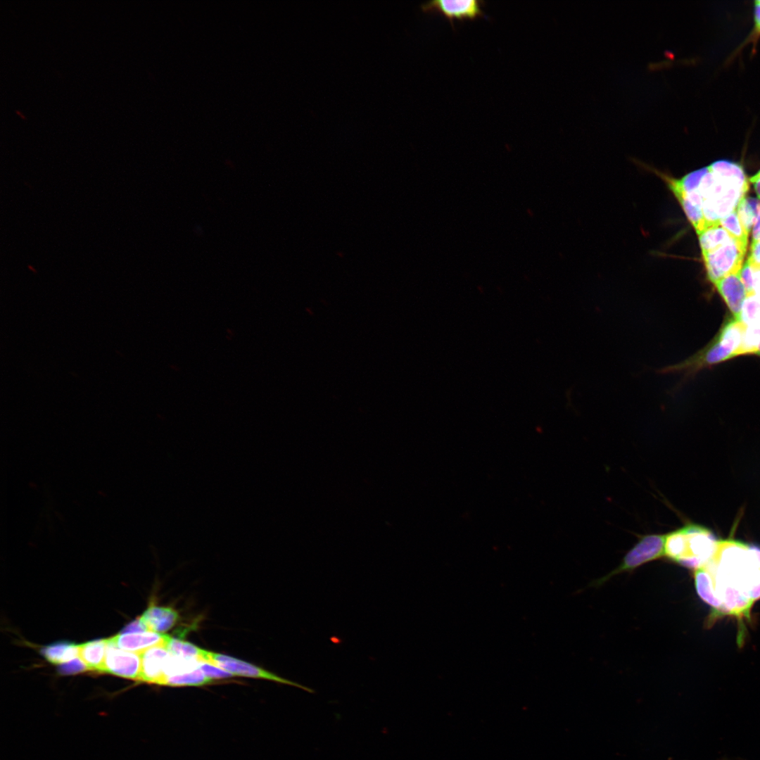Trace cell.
Listing matches in <instances>:
<instances>
[{"label": "cell", "instance_id": "6da1fadb", "mask_svg": "<svg viewBox=\"0 0 760 760\" xmlns=\"http://www.w3.org/2000/svg\"><path fill=\"white\" fill-rule=\"evenodd\" d=\"M693 576L698 595L714 614L749 619L760 599V547L718 540L713 556Z\"/></svg>", "mask_w": 760, "mask_h": 760}, {"label": "cell", "instance_id": "7a4b0ae2", "mask_svg": "<svg viewBox=\"0 0 760 760\" xmlns=\"http://www.w3.org/2000/svg\"><path fill=\"white\" fill-rule=\"evenodd\" d=\"M674 180L685 192L698 196L708 227L720 224L721 220L735 211L749 189L742 167L725 160Z\"/></svg>", "mask_w": 760, "mask_h": 760}, {"label": "cell", "instance_id": "3957f363", "mask_svg": "<svg viewBox=\"0 0 760 760\" xmlns=\"http://www.w3.org/2000/svg\"><path fill=\"white\" fill-rule=\"evenodd\" d=\"M718 540L709 529L689 523L665 534L664 557L684 567L695 570L711 559Z\"/></svg>", "mask_w": 760, "mask_h": 760}, {"label": "cell", "instance_id": "277c9868", "mask_svg": "<svg viewBox=\"0 0 760 760\" xmlns=\"http://www.w3.org/2000/svg\"><path fill=\"white\" fill-rule=\"evenodd\" d=\"M747 325L741 320L727 322L713 341L690 358L673 365L666 366L660 373L682 372L685 376L699 369L742 355V345Z\"/></svg>", "mask_w": 760, "mask_h": 760}, {"label": "cell", "instance_id": "5b68a950", "mask_svg": "<svg viewBox=\"0 0 760 760\" xmlns=\"http://www.w3.org/2000/svg\"><path fill=\"white\" fill-rule=\"evenodd\" d=\"M747 248L735 239L714 250L702 253L709 281L714 284L721 279L740 272Z\"/></svg>", "mask_w": 760, "mask_h": 760}, {"label": "cell", "instance_id": "8992f818", "mask_svg": "<svg viewBox=\"0 0 760 760\" xmlns=\"http://www.w3.org/2000/svg\"><path fill=\"white\" fill-rule=\"evenodd\" d=\"M664 542L665 534L643 536L626 554L619 566L598 580L596 584H602L614 575L634 570L644 564L664 556Z\"/></svg>", "mask_w": 760, "mask_h": 760}, {"label": "cell", "instance_id": "52a82bcc", "mask_svg": "<svg viewBox=\"0 0 760 760\" xmlns=\"http://www.w3.org/2000/svg\"><path fill=\"white\" fill-rule=\"evenodd\" d=\"M202 661L210 663L224 669L232 673L234 676L267 679L279 683L293 685L310 693L314 692V690L308 687L303 686L298 683L281 678L253 664L228 655L203 650Z\"/></svg>", "mask_w": 760, "mask_h": 760}, {"label": "cell", "instance_id": "ba28073f", "mask_svg": "<svg viewBox=\"0 0 760 760\" xmlns=\"http://www.w3.org/2000/svg\"><path fill=\"white\" fill-rule=\"evenodd\" d=\"M141 658L139 652L121 650L109 639L102 672L139 680Z\"/></svg>", "mask_w": 760, "mask_h": 760}, {"label": "cell", "instance_id": "9c48e42d", "mask_svg": "<svg viewBox=\"0 0 760 760\" xmlns=\"http://www.w3.org/2000/svg\"><path fill=\"white\" fill-rule=\"evenodd\" d=\"M483 4L484 2L481 0H435L422 4L421 8L425 12L442 13L453 26L454 19H474L483 16Z\"/></svg>", "mask_w": 760, "mask_h": 760}, {"label": "cell", "instance_id": "30bf717a", "mask_svg": "<svg viewBox=\"0 0 760 760\" xmlns=\"http://www.w3.org/2000/svg\"><path fill=\"white\" fill-rule=\"evenodd\" d=\"M141 658V681L163 685L165 671L172 656L165 645H158L139 652Z\"/></svg>", "mask_w": 760, "mask_h": 760}, {"label": "cell", "instance_id": "8fae6325", "mask_svg": "<svg viewBox=\"0 0 760 760\" xmlns=\"http://www.w3.org/2000/svg\"><path fill=\"white\" fill-rule=\"evenodd\" d=\"M733 316L740 320L742 307L747 298V291L740 277V272L729 274L714 284Z\"/></svg>", "mask_w": 760, "mask_h": 760}, {"label": "cell", "instance_id": "7c38bea8", "mask_svg": "<svg viewBox=\"0 0 760 760\" xmlns=\"http://www.w3.org/2000/svg\"><path fill=\"white\" fill-rule=\"evenodd\" d=\"M167 636V635L147 631L120 633L109 638V640L120 649L140 652L155 645H165Z\"/></svg>", "mask_w": 760, "mask_h": 760}, {"label": "cell", "instance_id": "4fadbf2b", "mask_svg": "<svg viewBox=\"0 0 760 760\" xmlns=\"http://www.w3.org/2000/svg\"><path fill=\"white\" fill-rule=\"evenodd\" d=\"M140 618L148 631L160 633L171 629L178 621L179 615L172 607L151 605Z\"/></svg>", "mask_w": 760, "mask_h": 760}, {"label": "cell", "instance_id": "5bb4252c", "mask_svg": "<svg viewBox=\"0 0 760 760\" xmlns=\"http://www.w3.org/2000/svg\"><path fill=\"white\" fill-rule=\"evenodd\" d=\"M79 646V657L89 670L103 671L108 639L97 640Z\"/></svg>", "mask_w": 760, "mask_h": 760}, {"label": "cell", "instance_id": "9a60e30c", "mask_svg": "<svg viewBox=\"0 0 760 760\" xmlns=\"http://www.w3.org/2000/svg\"><path fill=\"white\" fill-rule=\"evenodd\" d=\"M42 653L49 661L63 664L79 655V646L68 642H56L44 647Z\"/></svg>", "mask_w": 760, "mask_h": 760}, {"label": "cell", "instance_id": "2e32d148", "mask_svg": "<svg viewBox=\"0 0 760 760\" xmlns=\"http://www.w3.org/2000/svg\"><path fill=\"white\" fill-rule=\"evenodd\" d=\"M697 235L702 253L714 250L734 239L720 224L712 225Z\"/></svg>", "mask_w": 760, "mask_h": 760}, {"label": "cell", "instance_id": "e0dca14e", "mask_svg": "<svg viewBox=\"0 0 760 760\" xmlns=\"http://www.w3.org/2000/svg\"><path fill=\"white\" fill-rule=\"evenodd\" d=\"M213 681V680L206 676L198 666L189 671L167 676L163 685L175 687L201 686L210 684Z\"/></svg>", "mask_w": 760, "mask_h": 760}, {"label": "cell", "instance_id": "ac0fdd59", "mask_svg": "<svg viewBox=\"0 0 760 760\" xmlns=\"http://www.w3.org/2000/svg\"><path fill=\"white\" fill-rule=\"evenodd\" d=\"M165 646L173 656L202 661L203 650L189 642L167 636Z\"/></svg>", "mask_w": 760, "mask_h": 760}, {"label": "cell", "instance_id": "d6986e66", "mask_svg": "<svg viewBox=\"0 0 760 760\" xmlns=\"http://www.w3.org/2000/svg\"><path fill=\"white\" fill-rule=\"evenodd\" d=\"M759 210L760 200L746 196L740 201L736 209L741 223L749 234L756 220Z\"/></svg>", "mask_w": 760, "mask_h": 760}, {"label": "cell", "instance_id": "ffe728a7", "mask_svg": "<svg viewBox=\"0 0 760 760\" xmlns=\"http://www.w3.org/2000/svg\"><path fill=\"white\" fill-rule=\"evenodd\" d=\"M720 225L744 248H747L749 233L741 223L736 210L721 220Z\"/></svg>", "mask_w": 760, "mask_h": 760}, {"label": "cell", "instance_id": "44dd1931", "mask_svg": "<svg viewBox=\"0 0 760 760\" xmlns=\"http://www.w3.org/2000/svg\"><path fill=\"white\" fill-rule=\"evenodd\" d=\"M760 39V1H756L754 3V26L742 44L741 47L746 46L747 44L752 45V50H755L756 44Z\"/></svg>", "mask_w": 760, "mask_h": 760}, {"label": "cell", "instance_id": "7402d4cb", "mask_svg": "<svg viewBox=\"0 0 760 760\" xmlns=\"http://www.w3.org/2000/svg\"><path fill=\"white\" fill-rule=\"evenodd\" d=\"M198 666L208 678H225L233 676L234 675L230 672L213 665L210 663L199 661Z\"/></svg>", "mask_w": 760, "mask_h": 760}, {"label": "cell", "instance_id": "603a6c76", "mask_svg": "<svg viewBox=\"0 0 760 760\" xmlns=\"http://www.w3.org/2000/svg\"><path fill=\"white\" fill-rule=\"evenodd\" d=\"M740 277L745 287L747 296L754 295L753 272L748 260L743 265L740 270Z\"/></svg>", "mask_w": 760, "mask_h": 760}, {"label": "cell", "instance_id": "cb8c5ba5", "mask_svg": "<svg viewBox=\"0 0 760 760\" xmlns=\"http://www.w3.org/2000/svg\"><path fill=\"white\" fill-rule=\"evenodd\" d=\"M87 668L84 662L79 659H74L61 665L59 671L61 674H74L84 671Z\"/></svg>", "mask_w": 760, "mask_h": 760}, {"label": "cell", "instance_id": "d4e9b609", "mask_svg": "<svg viewBox=\"0 0 760 760\" xmlns=\"http://www.w3.org/2000/svg\"><path fill=\"white\" fill-rule=\"evenodd\" d=\"M148 629L141 618L128 624L121 633H134L147 631Z\"/></svg>", "mask_w": 760, "mask_h": 760}, {"label": "cell", "instance_id": "484cf974", "mask_svg": "<svg viewBox=\"0 0 760 760\" xmlns=\"http://www.w3.org/2000/svg\"><path fill=\"white\" fill-rule=\"evenodd\" d=\"M760 241V210L759 211L756 220L753 225L752 229V243H756Z\"/></svg>", "mask_w": 760, "mask_h": 760}, {"label": "cell", "instance_id": "4316f807", "mask_svg": "<svg viewBox=\"0 0 760 760\" xmlns=\"http://www.w3.org/2000/svg\"><path fill=\"white\" fill-rule=\"evenodd\" d=\"M749 181L753 184L756 182L760 181V170L756 175L751 177L749 178Z\"/></svg>", "mask_w": 760, "mask_h": 760}, {"label": "cell", "instance_id": "83f0119b", "mask_svg": "<svg viewBox=\"0 0 760 760\" xmlns=\"http://www.w3.org/2000/svg\"><path fill=\"white\" fill-rule=\"evenodd\" d=\"M756 355H757L760 356V345H759V349H758V350H757V352H756Z\"/></svg>", "mask_w": 760, "mask_h": 760}]
</instances>
